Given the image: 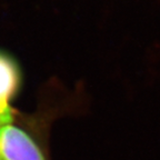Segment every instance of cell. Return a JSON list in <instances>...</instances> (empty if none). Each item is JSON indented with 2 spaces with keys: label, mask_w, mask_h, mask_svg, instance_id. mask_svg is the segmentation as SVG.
<instances>
[{
  "label": "cell",
  "mask_w": 160,
  "mask_h": 160,
  "mask_svg": "<svg viewBox=\"0 0 160 160\" xmlns=\"http://www.w3.org/2000/svg\"><path fill=\"white\" fill-rule=\"evenodd\" d=\"M0 160H2V158H1V155H0Z\"/></svg>",
  "instance_id": "cell-3"
},
{
  "label": "cell",
  "mask_w": 160,
  "mask_h": 160,
  "mask_svg": "<svg viewBox=\"0 0 160 160\" xmlns=\"http://www.w3.org/2000/svg\"><path fill=\"white\" fill-rule=\"evenodd\" d=\"M20 81L17 61L9 53L0 50V125H8L12 120L10 101L17 95Z\"/></svg>",
  "instance_id": "cell-2"
},
{
  "label": "cell",
  "mask_w": 160,
  "mask_h": 160,
  "mask_svg": "<svg viewBox=\"0 0 160 160\" xmlns=\"http://www.w3.org/2000/svg\"><path fill=\"white\" fill-rule=\"evenodd\" d=\"M0 155L2 160H45L29 135L10 123L0 129Z\"/></svg>",
  "instance_id": "cell-1"
}]
</instances>
